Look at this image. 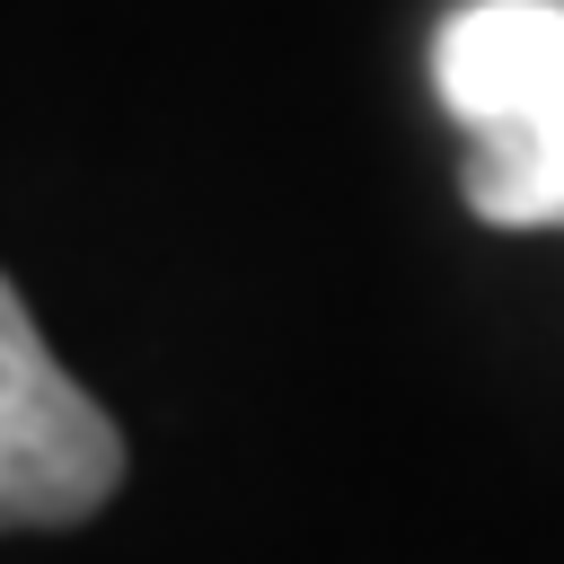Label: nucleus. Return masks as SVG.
<instances>
[{"mask_svg":"<svg viewBox=\"0 0 564 564\" xmlns=\"http://www.w3.org/2000/svg\"><path fill=\"white\" fill-rule=\"evenodd\" d=\"M432 88L467 132V212L494 229L564 220V0H467L432 35Z\"/></svg>","mask_w":564,"mask_h":564,"instance_id":"f257e3e1","label":"nucleus"},{"mask_svg":"<svg viewBox=\"0 0 564 564\" xmlns=\"http://www.w3.org/2000/svg\"><path fill=\"white\" fill-rule=\"evenodd\" d=\"M123 485V432L44 352L18 282L0 273V529H70Z\"/></svg>","mask_w":564,"mask_h":564,"instance_id":"f03ea898","label":"nucleus"}]
</instances>
